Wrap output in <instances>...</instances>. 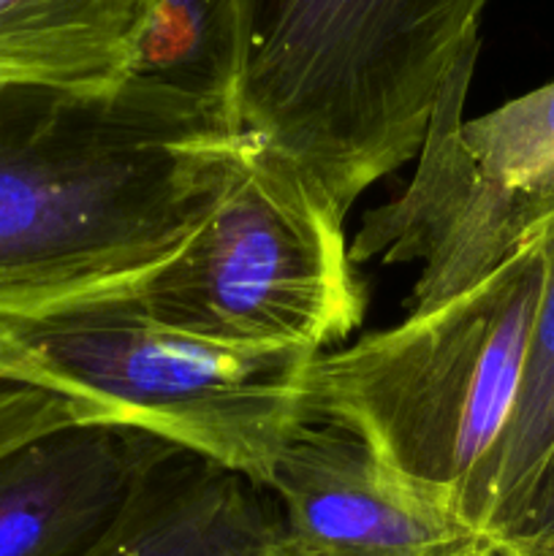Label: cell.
Wrapping results in <instances>:
<instances>
[{"label": "cell", "instance_id": "8", "mask_svg": "<svg viewBox=\"0 0 554 556\" xmlns=\"http://www.w3.org/2000/svg\"><path fill=\"white\" fill-rule=\"evenodd\" d=\"M128 427L71 424L0 454V556H87L174 454Z\"/></svg>", "mask_w": 554, "mask_h": 556}, {"label": "cell", "instance_id": "3", "mask_svg": "<svg viewBox=\"0 0 554 556\" xmlns=\"http://www.w3.org/2000/svg\"><path fill=\"white\" fill-rule=\"evenodd\" d=\"M315 356L204 340L103 282L0 293V378L60 396L81 424L139 429L261 489L304 421Z\"/></svg>", "mask_w": 554, "mask_h": 556}, {"label": "cell", "instance_id": "9", "mask_svg": "<svg viewBox=\"0 0 554 556\" xmlns=\"http://www.w3.org/2000/svg\"><path fill=\"white\" fill-rule=\"evenodd\" d=\"M87 556H310L288 541L266 489L174 451Z\"/></svg>", "mask_w": 554, "mask_h": 556}, {"label": "cell", "instance_id": "10", "mask_svg": "<svg viewBox=\"0 0 554 556\" xmlns=\"http://www.w3.org/2000/svg\"><path fill=\"white\" fill-rule=\"evenodd\" d=\"M150 0H0V85L114 92Z\"/></svg>", "mask_w": 554, "mask_h": 556}, {"label": "cell", "instance_id": "1", "mask_svg": "<svg viewBox=\"0 0 554 556\" xmlns=\"http://www.w3.org/2000/svg\"><path fill=\"white\" fill-rule=\"evenodd\" d=\"M239 139L179 130L117 92L0 85V293L155 264L206 215Z\"/></svg>", "mask_w": 554, "mask_h": 556}, {"label": "cell", "instance_id": "2", "mask_svg": "<svg viewBox=\"0 0 554 556\" xmlns=\"http://www.w3.org/2000/svg\"><path fill=\"white\" fill-rule=\"evenodd\" d=\"M489 0H237L242 125L342 217L427 139Z\"/></svg>", "mask_w": 554, "mask_h": 556}, {"label": "cell", "instance_id": "4", "mask_svg": "<svg viewBox=\"0 0 554 556\" xmlns=\"http://www.w3.org/2000/svg\"><path fill=\"white\" fill-rule=\"evenodd\" d=\"M532 242L470 291L313 358L302 418L356 434L411 486L462 516L503 440L543 293Z\"/></svg>", "mask_w": 554, "mask_h": 556}, {"label": "cell", "instance_id": "5", "mask_svg": "<svg viewBox=\"0 0 554 556\" xmlns=\"http://www.w3.org/2000/svg\"><path fill=\"white\" fill-rule=\"evenodd\" d=\"M101 282L174 329L248 348L324 353L367 309L345 217L248 130L193 231L155 264Z\"/></svg>", "mask_w": 554, "mask_h": 556}, {"label": "cell", "instance_id": "11", "mask_svg": "<svg viewBox=\"0 0 554 556\" xmlns=\"http://www.w3.org/2000/svg\"><path fill=\"white\" fill-rule=\"evenodd\" d=\"M543 293L503 440L473 483L462 519L487 541L519 505L554 448V217L541 228Z\"/></svg>", "mask_w": 554, "mask_h": 556}, {"label": "cell", "instance_id": "6", "mask_svg": "<svg viewBox=\"0 0 554 556\" xmlns=\"http://www.w3.org/2000/svg\"><path fill=\"white\" fill-rule=\"evenodd\" d=\"M473 71L440 96L411 182L348 248L353 264L418 266L411 313L476 288L554 217V81L465 119Z\"/></svg>", "mask_w": 554, "mask_h": 556}, {"label": "cell", "instance_id": "7", "mask_svg": "<svg viewBox=\"0 0 554 556\" xmlns=\"http://www.w3.org/2000/svg\"><path fill=\"white\" fill-rule=\"evenodd\" d=\"M266 492L288 541L310 556H489L449 505L411 486L356 434L302 421Z\"/></svg>", "mask_w": 554, "mask_h": 556}, {"label": "cell", "instance_id": "13", "mask_svg": "<svg viewBox=\"0 0 554 556\" xmlns=\"http://www.w3.org/2000/svg\"><path fill=\"white\" fill-rule=\"evenodd\" d=\"M81 424L74 407L49 391L0 378V454L14 445L52 432V429Z\"/></svg>", "mask_w": 554, "mask_h": 556}, {"label": "cell", "instance_id": "14", "mask_svg": "<svg viewBox=\"0 0 554 556\" xmlns=\"http://www.w3.org/2000/svg\"><path fill=\"white\" fill-rule=\"evenodd\" d=\"M489 556H492V554H489Z\"/></svg>", "mask_w": 554, "mask_h": 556}, {"label": "cell", "instance_id": "12", "mask_svg": "<svg viewBox=\"0 0 554 556\" xmlns=\"http://www.w3.org/2000/svg\"><path fill=\"white\" fill-rule=\"evenodd\" d=\"M492 556H554V448L514 514L487 538Z\"/></svg>", "mask_w": 554, "mask_h": 556}]
</instances>
